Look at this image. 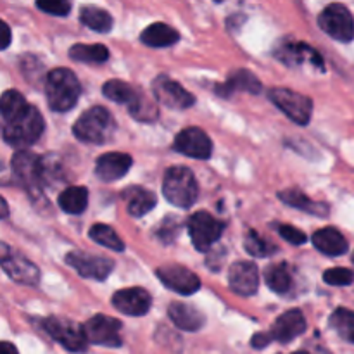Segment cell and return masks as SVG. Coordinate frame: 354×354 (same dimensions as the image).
I'll return each instance as SVG.
<instances>
[{"label":"cell","instance_id":"f6af8a7d","mask_svg":"<svg viewBox=\"0 0 354 354\" xmlns=\"http://www.w3.org/2000/svg\"><path fill=\"white\" fill-rule=\"evenodd\" d=\"M292 354H310V353H306V351H297V353H292Z\"/></svg>","mask_w":354,"mask_h":354},{"label":"cell","instance_id":"9a60e30c","mask_svg":"<svg viewBox=\"0 0 354 354\" xmlns=\"http://www.w3.org/2000/svg\"><path fill=\"white\" fill-rule=\"evenodd\" d=\"M230 289L239 296H254L259 287V272L254 263L237 261L228 270Z\"/></svg>","mask_w":354,"mask_h":354},{"label":"cell","instance_id":"ffe728a7","mask_svg":"<svg viewBox=\"0 0 354 354\" xmlns=\"http://www.w3.org/2000/svg\"><path fill=\"white\" fill-rule=\"evenodd\" d=\"M313 245L322 252L335 258V256H342L348 252V241L344 235L337 230V228H322V230L315 232L313 235Z\"/></svg>","mask_w":354,"mask_h":354},{"label":"cell","instance_id":"2e32d148","mask_svg":"<svg viewBox=\"0 0 354 354\" xmlns=\"http://www.w3.org/2000/svg\"><path fill=\"white\" fill-rule=\"evenodd\" d=\"M151 296L147 290L140 287H130V289L118 290L113 296V306L120 313L128 317H144L151 310Z\"/></svg>","mask_w":354,"mask_h":354},{"label":"cell","instance_id":"83f0119b","mask_svg":"<svg viewBox=\"0 0 354 354\" xmlns=\"http://www.w3.org/2000/svg\"><path fill=\"white\" fill-rule=\"evenodd\" d=\"M80 21L86 28L97 31V33H107L113 28V17H111V14L106 12L104 9H99V7H83L82 12H80Z\"/></svg>","mask_w":354,"mask_h":354},{"label":"cell","instance_id":"30bf717a","mask_svg":"<svg viewBox=\"0 0 354 354\" xmlns=\"http://www.w3.org/2000/svg\"><path fill=\"white\" fill-rule=\"evenodd\" d=\"M66 263L73 270L78 272V275L92 280H106L114 270V263L104 256L90 254L85 251H71L66 254Z\"/></svg>","mask_w":354,"mask_h":354},{"label":"cell","instance_id":"bcb514c9","mask_svg":"<svg viewBox=\"0 0 354 354\" xmlns=\"http://www.w3.org/2000/svg\"><path fill=\"white\" fill-rule=\"evenodd\" d=\"M214 2H223V0H214Z\"/></svg>","mask_w":354,"mask_h":354},{"label":"cell","instance_id":"4fadbf2b","mask_svg":"<svg viewBox=\"0 0 354 354\" xmlns=\"http://www.w3.org/2000/svg\"><path fill=\"white\" fill-rule=\"evenodd\" d=\"M158 279L168 287L169 290L182 296H190L197 292L201 287V280L192 270L182 265H165L158 268Z\"/></svg>","mask_w":354,"mask_h":354},{"label":"cell","instance_id":"ba28073f","mask_svg":"<svg viewBox=\"0 0 354 354\" xmlns=\"http://www.w3.org/2000/svg\"><path fill=\"white\" fill-rule=\"evenodd\" d=\"M44 328L54 341L64 346L68 351L83 353L86 349V346H88L83 327H80V325H76L71 320H64V318L57 317L45 318Z\"/></svg>","mask_w":354,"mask_h":354},{"label":"cell","instance_id":"8fae6325","mask_svg":"<svg viewBox=\"0 0 354 354\" xmlns=\"http://www.w3.org/2000/svg\"><path fill=\"white\" fill-rule=\"evenodd\" d=\"M173 147L176 152L194 159H207L213 152V142L209 135L197 127L185 128L176 135Z\"/></svg>","mask_w":354,"mask_h":354},{"label":"cell","instance_id":"8d00e7d4","mask_svg":"<svg viewBox=\"0 0 354 354\" xmlns=\"http://www.w3.org/2000/svg\"><path fill=\"white\" fill-rule=\"evenodd\" d=\"M324 280L328 286H351L354 282V273L349 268H330L324 273Z\"/></svg>","mask_w":354,"mask_h":354},{"label":"cell","instance_id":"5bb4252c","mask_svg":"<svg viewBox=\"0 0 354 354\" xmlns=\"http://www.w3.org/2000/svg\"><path fill=\"white\" fill-rule=\"evenodd\" d=\"M12 169L17 178L26 185L30 192H38L41 183V158L30 151H17L12 158Z\"/></svg>","mask_w":354,"mask_h":354},{"label":"cell","instance_id":"ee69618b","mask_svg":"<svg viewBox=\"0 0 354 354\" xmlns=\"http://www.w3.org/2000/svg\"><path fill=\"white\" fill-rule=\"evenodd\" d=\"M9 216V206H7L6 201L0 197V220H3V218Z\"/></svg>","mask_w":354,"mask_h":354},{"label":"cell","instance_id":"52a82bcc","mask_svg":"<svg viewBox=\"0 0 354 354\" xmlns=\"http://www.w3.org/2000/svg\"><path fill=\"white\" fill-rule=\"evenodd\" d=\"M322 30L337 41H351L354 38V19L349 9L342 3H330L318 17Z\"/></svg>","mask_w":354,"mask_h":354},{"label":"cell","instance_id":"44dd1931","mask_svg":"<svg viewBox=\"0 0 354 354\" xmlns=\"http://www.w3.org/2000/svg\"><path fill=\"white\" fill-rule=\"evenodd\" d=\"M169 320L176 325L178 328L187 332L199 330L204 325V317L197 308L190 306V304L183 303H173L168 308Z\"/></svg>","mask_w":354,"mask_h":354},{"label":"cell","instance_id":"836d02e7","mask_svg":"<svg viewBox=\"0 0 354 354\" xmlns=\"http://www.w3.org/2000/svg\"><path fill=\"white\" fill-rule=\"evenodd\" d=\"M330 327L334 328L344 341L353 342L354 344V311L346 310V308L335 310L330 317Z\"/></svg>","mask_w":354,"mask_h":354},{"label":"cell","instance_id":"9c48e42d","mask_svg":"<svg viewBox=\"0 0 354 354\" xmlns=\"http://www.w3.org/2000/svg\"><path fill=\"white\" fill-rule=\"evenodd\" d=\"M86 341L97 346H109L118 348L121 346V322L106 315H95L83 325Z\"/></svg>","mask_w":354,"mask_h":354},{"label":"cell","instance_id":"e0dca14e","mask_svg":"<svg viewBox=\"0 0 354 354\" xmlns=\"http://www.w3.org/2000/svg\"><path fill=\"white\" fill-rule=\"evenodd\" d=\"M133 159L124 152H107L95 162V175L102 182H116L130 171Z\"/></svg>","mask_w":354,"mask_h":354},{"label":"cell","instance_id":"484cf974","mask_svg":"<svg viewBox=\"0 0 354 354\" xmlns=\"http://www.w3.org/2000/svg\"><path fill=\"white\" fill-rule=\"evenodd\" d=\"M88 204V190L85 187H68L59 196V207L68 214H80Z\"/></svg>","mask_w":354,"mask_h":354},{"label":"cell","instance_id":"d4e9b609","mask_svg":"<svg viewBox=\"0 0 354 354\" xmlns=\"http://www.w3.org/2000/svg\"><path fill=\"white\" fill-rule=\"evenodd\" d=\"M279 197L287 206L296 207V209L304 211V213L315 214V216H327L328 214V207L325 204L315 203L299 190H283V192L279 194Z\"/></svg>","mask_w":354,"mask_h":354},{"label":"cell","instance_id":"60d3db41","mask_svg":"<svg viewBox=\"0 0 354 354\" xmlns=\"http://www.w3.org/2000/svg\"><path fill=\"white\" fill-rule=\"evenodd\" d=\"M270 342H272V339H270L268 334H256L254 337H252V346H254L256 349L266 348Z\"/></svg>","mask_w":354,"mask_h":354},{"label":"cell","instance_id":"b9f144b4","mask_svg":"<svg viewBox=\"0 0 354 354\" xmlns=\"http://www.w3.org/2000/svg\"><path fill=\"white\" fill-rule=\"evenodd\" d=\"M0 354H19L17 353L16 346L10 344V342H0Z\"/></svg>","mask_w":354,"mask_h":354},{"label":"cell","instance_id":"f1b7e54d","mask_svg":"<svg viewBox=\"0 0 354 354\" xmlns=\"http://www.w3.org/2000/svg\"><path fill=\"white\" fill-rule=\"evenodd\" d=\"M221 92L232 93V92H249V93H258L261 90V83L256 78L252 73L249 71H237L228 78V82L223 86H220Z\"/></svg>","mask_w":354,"mask_h":354},{"label":"cell","instance_id":"7bdbcfd3","mask_svg":"<svg viewBox=\"0 0 354 354\" xmlns=\"http://www.w3.org/2000/svg\"><path fill=\"white\" fill-rule=\"evenodd\" d=\"M10 252H12V251H10V248H9V245H7V244H3V242H0V263H2L3 259H6L7 256L10 254Z\"/></svg>","mask_w":354,"mask_h":354},{"label":"cell","instance_id":"8992f818","mask_svg":"<svg viewBox=\"0 0 354 354\" xmlns=\"http://www.w3.org/2000/svg\"><path fill=\"white\" fill-rule=\"evenodd\" d=\"M225 230L223 221L216 220L207 211H197L189 220V234L197 251H209Z\"/></svg>","mask_w":354,"mask_h":354},{"label":"cell","instance_id":"ab89813d","mask_svg":"<svg viewBox=\"0 0 354 354\" xmlns=\"http://www.w3.org/2000/svg\"><path fill=\"white\" fill-rule=\"evenodd\" d=\"M10 40H12V35H10V28L0 19V50L7 48L10 45Z\"/></svg>","mask_w":354,"mask_h":354},{"label":"cell","instance_id":"d6986e66","mask_svg":"<svg viewBox=\"0 0 354 354\" xmlns=\"http://www.w3.org/2000/svg\"><path fill=\"white\" fill-rule=\"evenodd\" d=\"M0 265H2L7 277L17 283H23V286H37L38 280H40V270L30 259H26L21 254H16V252H10Z\"/></svg>","mask_w":354,"mask_h":354},{"label":"cell","instance_id":"277c9868","mask_svg":"<svg viewBox=\"0 0 354 354\" xmlns=\"http://www.w3.org/2000/svg\"><path fill=\"white\" fill-rule=\"evenodd\" d=\"M44 128L45 124L40 111L33 106H28L19 116L7 121L3 128V140L16 149L30 147L40 138Z\"/></svg>","mask_w":354,"mask_h":354},{"label":"cell","instance_id":"1f68e13d","mask_svg":"<svg viewBox=\"0 0 354 354\" xmlns=\"http://www.w3.org/2000/svg\"><path fill=\"white\" fill-rule=\"evenodd\" d=\"M90 239L97 244L104 245V248L111 249V251L121 252L124 249V242L121 241L120 235L114 232V228H111L109 225L97 223L90 228Z\"/></svg>","mask_w":354,"mask_h":354},{"label":"cell","instance_id":"f35d334b","mask_svg":"<svg viewBox=\"0 0 354 354\" xmlns=\"http://www.w3.org/2000/svg\"><path fill=\"white\" fill-rule=\"evenodd\" d=\"M279 234H280V237L286 239L289 244L301 245L306 242V235H304V232L299 230V228L292 227V225H280Z\"/></svg>","mask_w":354,"mask_h":354},{"label":"cell","instance_id":"ac0fdd59","mask_svg":"<svg viewBox=\"0 0 354 354\" xmlns=\"http://www.w3.org/2000/svg\"><path fill=\"white\" fill-rule=\"evenodd\" d=\"M304 330H306V318H304V315L299 310H290L277 318L268 335L272 341L290 342L296 337H299L301 334H304Z\"/></svg>","mask_w":354,"mask_h":354},{"label":"cell","instance_id":"4dcf8cb0","mask_svg":"<svg viewBox=\"0 0 354 354\" xmlns=\"http://www.w3.org/2000/svg\"><path fill=\"white\" fill-rule=\"evenodd\" d=\"M102 92L107 99H111L113 102L118 104H127L130 106L135 99H137L138 92L127 82H121V80H109L107 83H104Z\"/></svg>","mask_w":354,"mask_h":354},{"label":"cell","instance_id":"7402d4cb","mask_svg":"<svg viewBox=\"0 0 354 354\" xmlns=\"http://www.w3.org/2000/svg\"><path fill=\"white\" fill-rule=\"evenodd\" d=\"M124 201H127L128 213L133 218H142L144 214H147L149 211H152L156 207V199L154 194L151 190H145L142 187H133V189H128L124 192Z\"/></svg>","mask_w":354,"mask_h":354},{"label":"cell","instance_id":"5b68a950","mask_svg":"<svg viewBox=\"0 0 354 354\" xmlns=\"http://www.w3.org/2000/svg\"><path fill=\"white\" fill-rule=\"evenodd\" d=\"M268 97L296 124L310 123L311 114H313V102H311L310 97L289 88H272Z\"/></svg>","mask_w":354,"mask_h":354},{"label":"cell","instance_id":"6da1fadb","mask_svg":"<svg viewBox=\"0 0 354 354\" xmlns=\"http://www.w3.org/2000/svg\"><path fill=\"white\" fill-rule=\"evenodd\" d=\"M80 82L71 69L57 68L50 71L45 80V95L50 109L66 113L76 106L80 99Z\"/></svg>","mask_w":354,"mask_h":354},{"label":"cell","instance_id":"e575fe53","mask_svg":"<svg viewBox=\"0 0 354 354\" xmlns=\"http://www.w3.org/2000/svg\"><path fill=\"white\" fill-rule=\"evenodd\" d=\"M128 111H130V114L135 120L142 121V123H152L158 118V107L151 100L145 99L142 93H138L137 99L128 106Z\"/></svg>","mask_w":354,"mask_h":354},{"label":"cell","instance_id":"d6a6232c","mask_svg":"<svg viewBox=\"0 0 354 354\" xmlns=\"http://www.w3.org/2000/svg\"><path fill=\"white\" fill-rule=\"evenodd\" d=\"M26 107V99H24L23 93H19L17 90H7V92H3L2 97H0V114H2L7 121L19 116Z\"/></svg>","mask_w":354,"mask_h":354},{"label":"cell","instance_id":"f546056e","mask_svg":"<svg viewBox=\"0 0 354 354\" xmlns=\"http://www.w3.org/2000/svg\"><path fill=\"white\" fill-rule=\"evenodd\" d=\"M265 280L270 289L277 294H286L292 287V277H290L289 268L283 263L270 265L265 270Z\"/></svg>","mask_w":354,"mask_h":354},{"label":"cell","instance_id":"7a4b0ae2","mask_svg":"<svg viewBox=\"0 0 354 354\" xmlns=\"http://www.w3.org/2000/svg\"><path fill=\"white\" fill-rule=\"evenodd\" d=\"M114 130H116V121L113 114L100 106L86 109L73 127L75 137L85 144H106L113 138Z\"/></svg>","mask_w":354,"mask_h":354},{"label":"cell","instance_id":"4316f807","mask_svg":"<svg viewBox=\"0 0 354 354\" xmlns=\"http://www.w3.org/2000/svg\"><path fill=\"white\" fill-rule=\"evenodd\" d=\"M69 57L73 61L86 62V64H99V62H104L109 59V50L100 44H78L69 48Z\"/></svg>","mask_w":354,"mask_h":354},{"label":"cell","instance_id":"7c38bea8","mask_svg":"<svg viewBox=\"0 0 354 354\" xmlns=\"http://www.w3.org/2000/svg\"><path fill=\"white\" fill-rule=\"evenodd\" d=\"M154 97L168 109H187L196 102L192 93L169 76H158L152 83Z\"/></svg>","mask_w":354,"mask_h":354},{"label":"cell","instance_id":"603a6c76","mask_svg":"<svg viewBox=\"0 0 354 354\" xmlns=\"http://www.w3.org/2000/svg\"><path fill=\"white\" fill-rule=\"evenodd\" d=\"M180 38L178 31L173 30L171 26L165 23H154L151 24L149 28H145L140 35V40L144 41L145 45L149 47H156V48H161V47H169V45L176 44Z\"/></svg>","mask_w":354,"mask_h":354},{"label":"cell","instance_id":"d590c367","mask_svg":"<svg viewBox=\"0 0 354 354\" xmlns=\"http://www.w3.org/2000/svg\"><path fill=\"white\" fill-rule=\"evenodd\" d=\"M244 248L249 254L256 256V258H265V256H270L275 251V248L268 241L259 237L256 232H249L248 237L244 239Z\"/></svg>","mask_w":354,"mask_h":354},{"label":"cell","instance_id":"3957f363","mask_svg":"<svg viewBox=\"0 0 354 354\" xmlns=\"http://www.w3.org/2000/svg\"><path fill=\"white\" fill-rule=\"evenodd\" d=\"M162 194L169 204L182 207V209H189L199 197V185L189 168L173 166L165 173Z\"/></svg>","mask_w":354,"mask_h":354},{"label":"cell","instance_id":"74e56055","mask_svg":"<svg viewBox=\"0 0 354 354\" xmlns=\"http://www.w3.org/2000/svg\"><path fill=\"white\" fill-rule=\"evenodd\" d=\"M37 7L52 16H68L71 10L69 0H37Z\"/></svg>","mask_w":354,"mask_h":354},{"label":"cell","instance_id":"cb8c5ba5","mask_svg":"<svg viewBox=\"0 0 354 354\" xmlns=\"http://www.w3.org/2000/svg\"><path fill=\"white\" fill-rule=\"evenodd\" d=\"M277 55H279V59H282L283 62H287V64H299L304 59H310V61L313 62V64H317L318 68L324 66V61H322V57L318 55V52L304 44H290L289 41V44H286L283 47L277 48Z\"/></svg>","mask_w":354,"mask_h":354}]
</instances>
